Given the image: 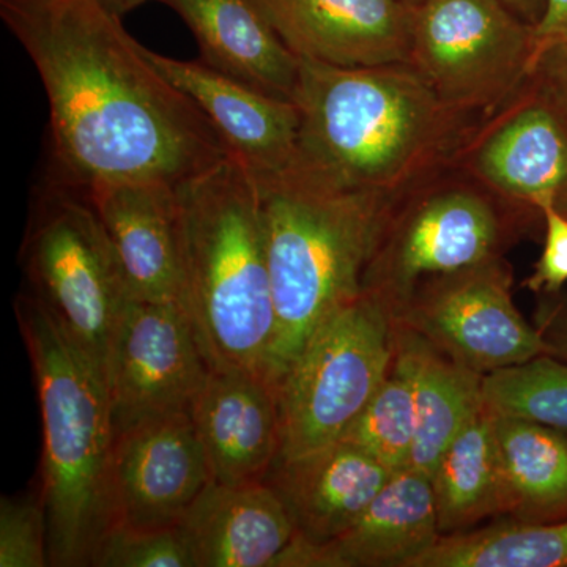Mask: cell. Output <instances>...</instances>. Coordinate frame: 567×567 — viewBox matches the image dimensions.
I'll list each match as a JSON object with an SVG mask.
<instances>
[{
    "label": "cell",
    "instance_id": "obj_25",
    "mask_svg": "<svg viewBox=\"0 0 567 567\" xmlns=\"http://www.w3.org/2000/svg\"><path fill=\"white\" fill-rule=\"evenodd\" d=\"M413 567H567V520L492 525L442 536Z\"/></svg>",
    "mask_w": 567,
    "mask_h": 567
},
{
    "label": "cell",
    "instance_id": "obj_31",
    "mask_svg": "<svg viewBox=\"0 0 567 567\" xmlns=\"http://www.w3.org/2000/svg\"><path fill=\"white\" fill-rule=\"evenodd\" d=\"M565 44H567V0H546L543 17L535 25L536 63L547 51Z\"/></svg>",
    "mask_w": 567,
    "mask_h": 567
},
{
    "label": "cell",
    "instance_id": "obj_7",
    "mask_svg": "<svg viewBox=\"0 0 567 567\" xmlns=\"http://www.w3.org/2000/svg\"><path fill=\"white\" fill-rule=\"evenodd\" d=\"M22 262L32 293L102 369L130 300L117 254L85 189L54 177L33 204Z\"/></svg>",
    "mask_w": 567,
    "mask_h": 567
},
{
    "label": "cell",
    "instance_id": "obj_28",
    "mask_svg": "<svg viewBox=\"0 0 567 567\" xmlns=\"http://www.w3.org/2000/svg\"><path fill=\"white\" fill-rule=\"evenodd\" d=\"M96 567H194L181 528L133 529L114 527L100 544Z\"/></svg>",
    "mask_w": 567,
    "mask_h": 567
},
{
    "label": "cell",
    "instance_id": "obj_11",
    "mask_svg": "<svg viewBox=\"0 0 567 567\" xmlns=\"http://www.w3.org/2000/svg\"><path fill=\"white\" fill-rule=\"evenodd\" d=\"M208 372L181 305L130 298L106 364L114 436L155 417L189 412Z\"/></svg>",
    "mask_w": 567,
    "mask_h": 567
},
{
    "label": "cell",
    "instance_id": "obj_20",
    "mask_svg": "<svg viewBox=\"0 0 567 567\" xmlns=\"http://www.w3.org/2000/svg\"><path fill=\"white\" fill-rule=\"evenodd\" d=\"M177 527L194 567H275L297 533L282 499L265 481H210Z\"/></svg>",
    "mask_w": 567,
    "mask_h": 567
},
{
    "label": "cell",
    "instance_id": "obj_24",
    "mask_svg": "<svg viewBox=\"0 0 567 567\" xmlns=\"http://www.w3.org/2000/svg\"><path fill=\"white\" fill-rule=\"evenodd\" d=\"M494 424L509 513L524 518L565 514L567 432L520 417L494 415Z\"/></svg>",
    "mask_w": 567,
    "mask_h": 567
},
{
    "label": "cell",
    "instance_id": "obj_32",
    "mask_svg": "<svg viewBox=\"0 0 567 567\" xmlns=\"http://www.w3.org/2000/svg\"><path fill=\"white\" fill-rule=\"evenodd\" d=\"M533 73L546 85L567 121V44L547 51Z\"/></svg>",
    "mask_w": 567,
    "mask_h": 567
},
{
    "label": "cell",
    "instance_id": "obj_10",
    "mask_svg": "<svg viewBox=\"0 0 567 567\" xmlns=\"http://www.w3.org/2000/svg\"><path fill=\"white\" fill-rule=\"evenodd\" d=\"M394 322L477 374L550 354L543 331L532 327L514 303L513 271L502 257L425 279Z\"/></svg>",
    "mask_w": 567,
    "mask_h": 567
},
{
    "label": "cell",
    "instance_id": "obj_30",
    "mask_svg": "<svg viewBox=\"0 0 567 567\" xmlns=\"http://www.w3.org/2000/svg\"><path fill=\"white\" fill-rule=\"evenodd\" d=\"M540 215L546 221V241L524 286L536 293H555L567 282V215L557 205H547Z\"/></svg>",
    "mask_w": 567,
    "mask_h": 567
},
{
    "label": "cell",
    "instance_id": "obj_23",
    "mask_svg": "<svg viewBox=\"0 0 567 567\" xmlns=\"http://www.w3.org/2000/svg\"><path fill=\"white\" fill-rule=\"evenodd\" d=\"M442 536L509 513L494 415L484 406L446 447L431 476Z\"/></svg>",
    "mask_w": 567,
    "mask_h": 567
},
{
    "label": "cell",
    "instance_id": "obj_22",
    "mask_svg": "<svg viewBox=\"0 0 567 567\" xmlns=\"http://www.w3.org/2000/svg\"><path fill=\"white\" fill-rule=\"evenodd\" d=\"M395 334L412 358L417 429L409 466L431 477L458 432L484 409L483 374L457 363L404 324Z\"/></svg>",
    "mask_w": 567,
    "mask_h": 567
},
{
    "label": "cell",
    "instance_id": "obj_36",
    "mask_svg": "<svg viewBox=\"0 0 567 567\" xmlns=\"http://www.w3.org/2000/svg\"><path fill=\"white\" fill-rule=\"evenodd\" d=\"M404 2L409 3V6L415 7L420 6V3L424 2V0H404Z\"/></svg>",
    "mask_w": 567,
    "mask_h": 567
},
{
    "label": "cell",
    "instance_id": "obj_17",
    "mask_svg": "<svg viewBox=\"0 0 567 567\" xmlns=\"http://www.w3.org/2000/svg\"><path fill=\"white\" fill-rule=\"evenodd\" d=\"M82 189L110 235L130 298L183 308L175 185L130 181Z\"/></svg>",
    "mask_w": 567,
    "mask_h": 567
},
{
    "label": "cell",
    "instance_id": "obj_33",
    "mask_svg": "<svg viewBox=\"0 0 567 567\" xmlns=\"http://www.w3.org/2000/svg\"><path fill=\"white\" fill-rule=\"evenodd\" d=\"M544 338L550 347V354L559 360H567V311L565 308H557L555 311H547L544 315L543 328Z\"/></svg>",
    "mask_w": 567,
    "mask_h": 567
},
{
    "label": "cell",
    "instance_id": "obj_3",
    "mask_svg": "<svg viewBox=\"0 0 567 567\" xmlns=\"http://www.w3.org/2000/svg\"><path fill=\"white\" fill-rule=\"evenodd\" d=\"M175 193L183 309L205 361L270 385L276 311L254 175L227 156Z\"/></svg>",
    "mask_w": 567,
    "mask_h": 567
},
{
    "label": "cell",
    "instance_id": "obj_34",
    "mask_svg": "<svg viewBox=\"0 0 567 567\" xmlns=\"http://www.w3.org/2000/svg\"><path fill=\"white\" fill-rule=\"evenodd\" d=\"M517 17L528 22L529 25H535L543 17L544 9H546V0H503Z\"/></svg>",
    "mask_w": 567,
    "mask_h": 567
},
{
    "label": "cell",
    "instance_id": "obj_1",
    "mask_svg": "<svg viewBox=\"0 0 567 567\" xmlns=\"http://www.w3.org/2000/svg\"><path fill=\"white\" fill-rule=\"evenodd\" d=\"M50 103L54 177L177 185L229 155L210 121L99 0H0Z\"/></svg>",
    "mask_w": 567,
    "mask_h": 567
},
{
    "label": "cell",
    "instance_id": "obj_15",
    "mask_svg": "<svg viewBox=\"0 0 567 567\" xmlns=\"http://www.w3.org/2000/svg\"><path fill=\"white\" fill-rule=\"evenodd\" d=\"M440 537L431 477L405 466L344 533L320 544L295 533L275 567H413Z\"/></svg>",
    "mask_w": 567,
    "mask_h": 567
},
{
    "label": "cell",
    "instance_id": "obj_29",
    "mask_svg": "<svg viewBox=\"0 0 567 567\" xmlns=\"http://www.w3.org/2000/svg\"><path fill=\"white\" fill-rule=\"evenodd\" d=\"M50 528L39 498L3 496L0 502V567H47Z\"/></svg>",
    "mask_w": 567,
    "mask_h": 567
},
{
    "label": "cell",
    "instance_id": "obj_27",
    "mask_svg": "<svg viewBox=\"0 0 567 567\" xmlns=\"http://www.w3.org/2000/svg\"><path fill=\"white\" fill-rule=\"evenodd\" d=\"M483 395L484 406L494 415L567 432V363L554 354L484 375Z\"/></svg>",
    "mask_w": 567,
    "mask_h": 567
},
{
    "label": "cell",
    "instance_id": "obj_4",
    "mask_svg": "<svg viewBox=\"0 0 567 567\" xmlns=\"http://www.w3.org/2000/svg\"><path fill=\"white\" fill-rule=\"evenodd\" d=\"M254 181L274 287L275 390L317 328L363 292L365 267L399 194L350 188L297 156Z\"/></svg>",
    "mask_w": 567,
    "mask_h": 567
},
{
    "label": "cell",
    "instance_id": "obj_2",
    "mask_svg": "<svg viewBox=\"0 0 567 567\" xmlns=\"http://www.w3.org/2000/svg\"><path fill=\"white\" fill-rule=\"evenodd\" d=\"M297 158L350 188L402 194L456 162L481 118L439 99L412 63L300 61Z\"/></svg>",
    "mask_w": 567,
    "mask_h": 567
},
{
    "label": "cell",
    "instance_id": "obj_16",
    "mask_svg": "<svg viewBox=\"0 0 567 567\" xmlns=\"http://www.w3.org/2000/svg\"><path fill=\"white\" fill-rule=\"evenodd\" d=\"M145 58L210 121L229 155L254 175L289 166L297 156V104L233 80L207 63L178 61L144 47Z\"/></svg>",
    "mask_w": 567,
    "mask_h": 567
},
{
    "label": "cell",
    "instance_id": "obj_5",
    "mask_svg": "<svg viewBox=\"0 0 567 567\" xmlns=\"http://www.w3.org/2000/svg\"><path fill=\"white\" fill-rule=\"evenodd\" d=\"M35 377L43 424L41 502L50 528V563L92 566L114 528V450L106 377L35 295L14 301Z\"/></svg>",
    "mask_w": 567,
    "mask_h": 567
},
{
    "label": "cell",
    "instance_id": "obj_6",
    "mask_svg": "<svg viewBox=\"0 0 567 567\" xmlns=\"http://www.w3.org/2000/svg\"><path fill=\"white\" fill-rule=\"evenodd\" d=\"M524 210L451 164L399 194L365 267L364 292L398 315L425 279L502 257Z\"/></svg>",
    "mask_w": 567,
    "mask_h": 567
},
{
    "label": "cell",
    "instance_id": "obj_14",
    "mask_svg": "<svg viewBox=\"0 0 567 567\" xmlns=\"http://www.w3.org/2000/svg\"><path fill=\"white\" fill-rule=\"evenodd\" d=\"M300 61L341 69L410 63L413 7L404 0H252Z\"/></svg>",
    "mask_w": 567,
    "mask_h": 567
},
{
    "label": "cell",
    "instance_id": "obj_8",
    "mask_svg": "<svg viewBox=\"0 0 567 567\" xmlns=\"http://www.w3.org/2000/svg\"><path fill=\"white\" fill-rule=\"evenodd\" d=\"M394 333L391 309L364 290L317 328L275 388L278 461L342 440L390 371Z\"/></svg>",
    "mask_w": 567,
    "mask_h": 567
},
{
    "label": "cell",
    "instance_id": "obj_37",
    "mask_svg": "<svg viewBox=\"0 0 567 567\" xmlns=\"http://www.w3.org/2000/svg\"><path fill=\"white\" fill-rule=\"evenodd\" d=\"M565 215H567V212L565 213Z\"/></svg>",
    "mask_w": 567,
    "mask_h": 567
},
{
    "label": "cell",
    "instance_id": "obj_18",
    "mask_svg": "<svg viewBox=\"0 0 567 567\" xmlns=\"http://www.w3.org/2000/svg\"><path fill=\"white\" fill-rule=\"evenodd\" d=\"M194 427L219 484L264 483L281 454V420L274 388L257 377L208 372L194 399Z\"/></svg>",
    "mask_w": 567,
    "mask_h": 567
},
{
    "label": "cell",
    "instance_id": "obj_13",
    "mask_svg": "<svg viewBox=\"0 0 567 567\" xmlns=\"http://www.w3.org/2000/svg\"><path fill=\"white\" fill-rule=\"evenodd\" d=\"M210 481L207 457L189 412L134 425L114 436V527H177Z\"/></svg>",
    "mask_w": 567,
    "mask_h": 567
},
{
    "label": "cell",
    "instance_id": "obj_12",
    "mask_svg": "<svg viewBox=\"0 0 567 567\" xmlns=\"http://www.w3.org/2000/svg\"><path fill=\"white\" fill-rule=\"evenodd\" d=\"M454 164L509 203L567 212V121L535 73L481 118Z\"/></svg>",
    "mask_w": 567,
    "mask_h": 567
},
{
    "label": "cell",
    "instance_id": "obj_19",
    "mask_svg": "<svg viewBox=\"0 0 567 567\" xmlns=\"http://www.w3.org/2000/svg\"><path fill=\"white\" fill-rule=\"evenodd\" d=\"M393 473L371 454L339 440L305 456L276 461L265 483L282 499L297 536L320 544L344 533Z\"/></svg>",
    "mask_w": 567,
    "mask_h": 567
},
{
    "label": "cell",
    "instance_id": "obj_35",
    "mask_svg": "<svg viewBox=\"0 0 567 567\" xmlns=\"http://www.w3.org/2000/svg\"><path fill=\"white\" fill-rule=\"evenodd\" d=\"M145 2H148V0H99L103 9H106L117 18H122L123 14L128 13V11L136 9V7ZM158 2H162V0H158Z\"/></svg>",
    "mask_w": 567,
    "mask_h": 567
},
{
    "label": "cell",
    "instance_id": "obj_9",
    "mask_svg": "<svg viewBox=\"0 0 567 567\" xmlns=\"http://www.w3.org/2000/svg\"><path fill=\"white\" fill-rule=\"evenodd\" d=\"M410 63L447 106L484 118L532 76L535 28L503 0H424Z\"/></svg>",
    "mask_w": 567,
    "mask_h": 567
},
{
    "label": "cell",
    "instance_id": "obj_21",
    "mask_svg": "<svg viewBox=\"0 0 567 567\" xmlns=\"http://www.w3.org/2000/svg\"><path fill=\"white\" fill-rule=\"evenodd\" d=\"M188 25L203 62L276 99L295 102L300 59L252 0H162Z\"/></svg>",
    "mask_w": 567,
    "mask_h": 567
},
{
    "label": "cell",
    "instance_id": "obj_26",
    "mask_svg": "<svg viewBox=\"0 0 567 567\" xmlns=\"http://www.w3.org/2000/svg\"><path fill=\"white\" fill-rule=\"evenodd\" d=\"M417 429L412 358L394 333V357L382 385L342 436L388 468L409 466Z\"/></svg>",
    "mask_w": 567,
    "mask_h": 567
}]
</instances>
